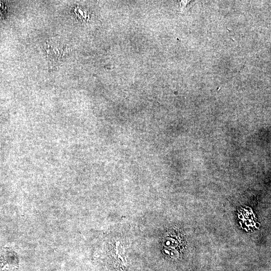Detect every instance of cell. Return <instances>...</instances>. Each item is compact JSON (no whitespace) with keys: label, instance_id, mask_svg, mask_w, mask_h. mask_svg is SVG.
I'll use <instances>...</instances> for the list:
<instances>
[{"label":"cell","instance_id":"cell-1","mask_svg":"<svg viewBox=\"0 0 271 271\" xmlns=\"http://www.w3.org/2000/svg\"><path fill=\"white\" fill-rule=\"evenodd\" d=\"M3 4L0 2V17L3 15L4 12H5V8Z\"/></svg>","mask_w":271,"mask_h":271}]
</instances>
